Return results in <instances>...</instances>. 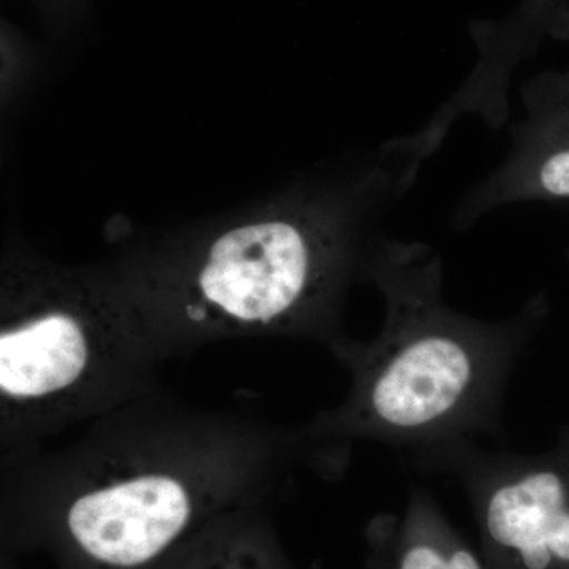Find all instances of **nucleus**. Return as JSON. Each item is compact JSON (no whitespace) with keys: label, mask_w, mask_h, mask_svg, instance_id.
<instances>
[{"label":"nucleus","mask_w":569,"mask_h":569,"mask_svg":"<svg viewBox=\"0 0 569 569\" xmlns=\"http://www.w3.org/2000/svg\"><path fill=\"white\" fill-rule=\"evenodd\" d=\"M316 468L301 427L183 403L164 389L0 463L2 548L58 569H157L209 523Z\"/></svg>","instance_id":"f257e3e1"},{"label":"nucleus","mask_w":569,"mask_h":569,"mask_svg":"<svg viewBox=\"0 0 569 569\" xmlns=\"http://www.w3.org/2000/svg\"><path fill=\"white\" fill-rule=\"evenodd\" d=\"M441 254L388 236L370 264L385 320L372 340L342 336L328 347L350 376L339 406L301 426L329 479L346 471L351 447L373 441L417 455L463 438L500 441L501 410L523 348L545 317L535 296L515 316L478 320L443 296Z\"/></svg>","instance_id":"f03ea898"},{"label":"nucleus","mask_w":569,"mask_h":569,"mask_svg":"<svg viewBox=\"0 0 569 569\" xmlns=\"http://www.w3.org/2000/svg\"><path fill=\"white\" fill-rule=\"evenodd\" d=\"M407 193L373 198L347 216H298L233 228L187 271L123 290L162 361L213 340L346 336L340 309L355 279L369 280L383 223Z\"/></svg>","instance_id":"7ed1b4c3"},{"label":"nucleus","mask_w":569,"mask_h":569,"mask_svg":"<svg viewBox=\"0 0 569 569\" xmlns=\"http://www.w3.org/2000/svg\"><path fill=\"white\" fill-rule=\"evenodd\" d=\"M121 287L43 266L10 269L0 321V463L162 389Z\"/></svg>","instance_id":"20e7f679"},{"label":"nucleus","mask_w":569,"mask_h":569,"mask_svg":"<svg viewBox=\"0 0 569 569\" xmlns=\"http://www.w3.org/2000/svg\"><path fill=\"white\" fill-rule=\"evenodd\" d=\"M407 459L462 486L488 569H569V438L549 455L463 438Z\"/></svg>","instance_id":"39448f33"},{"label":"nucleus","mask_w":569,"mask_h":569,"mask_svg":"<svg viewBox=\"0 0 569 569\" xmlns=\"http://www.w3.org/2000/svg\"><path fill=\"white\" fill-rule=\"evenodd\" d=\"M520 104L507 156L460 198L452 209L455 230L466 231L508 206L569 203V67L530 78Z\"/></svg>","instance_id":"423d86ee"},{"label":"nucleus","mask_w":569,"mask_h":569,"mask_svg":"<svg viewBox=\"0 0 569 569\" xmlns=\"http://www.w3.org/2000/svg\"><path fill=\"white\" fill-rule=\"evenodd\" d=\"M365 538L370 569H488L481 550L419 486L408 490L400 515L380 512L370 519Z\"/></svg>","instance_id":"0eeeda50"},{"label":"nucleus","mask_w":569,"mask_h":569,"mask_svg":"<svg viewBox=\"0 0 569 569\" xmlns=\"http://www.w3.org/2000/svg\"><path fill=\"white\" fill-rule=\"evenodd\" d=\"M157 569H298L266 503L234 509L209 523Z\"/></svg>","instance_id":"6e6552de"},{"label":"nucleus","mask_w":569,"mask_h":569,"mask_svg":"<svg viewBox=\"0 0 569 569\" xmlns=\"http://www.w3.org/2000/svg\"><path fill=\"white\" fill-rule=\"evenodd\" d=\"M557 3L559 0H529L522 10V20L529 22L531 28L546 32L553 29Z\"/></svg>","instance_id":"1a4fd4ad"}]
</instances>
